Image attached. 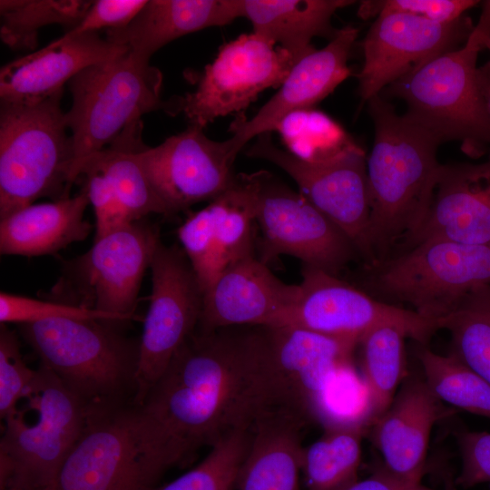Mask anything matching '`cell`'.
Segmentation results:
<instances>
[{
    "mask_svg": "<svg viewBox=\"0 0 490 490\" xmlns=\"http://www.w3.org/2000/svg\"><path fill=\"white\" fill-rule=\"evenodd\" d=\"M159 230L143 220L94 240L83 254L67 261L54 294L79 305L137 319L135 309L146 270L160 242Z\"/></svg>",
    "mask_w": 490,
    "mask_h": 490,
    "instance_id": "9c48e42d",
    "label": "cell"
},
{
    "mask_svg": "<svg viewBox=\"0 0 490 490\" xmlns=\"http://www.w3.org/2000/svg\"><path fill=\"white\" fill-rule=\"evenodd\" d=\"M275 131L289 152L308 162H327L357 144L338 123L314 108L287 115Z\"/></svg>",
    "mask_w": 490,
    "mask_h": 490,
    "instance_id": "e575fe53",
    "label": "cell"
},
{
    "mask_svg": "<svg viewBox=\"0 0 490 490\" xmlns=\"http://www.w3.org/2000/svg\"><path fill=\"white\" fill-rule=\"evenodd\" d=\"M251 427L235 430L220 440L199 465L158 490H236Z\"/></svg>",
    "mask_w": 490,
    "mask_h": 490,
    "instance_id": "d590c367",
    "label": "cell"
},
{
    "mask_svg": "<svg viewBox=\"0 0 490 490\" xmlns=\"http://www.w3.org/2000/svg\"><path fill=\"white\" fill-rule=\"evenodd\" d=\"M473 28L466 16L447 24L398 13L377 16L361 43L364 63L358 77L362 101H369L434 58L459 48Z\"/></svg>",
    "mask_w": 490,
    "mask_h": 490,
    "instance_id": "2e32d148",
    "label": "cell"
},
{
    "mask_svg": "<svg viewBox=\"0 0 490 490\" xmlns=\"http://www.w3.org/2000/svg\"><path fill=\"white\" fill-rule=\"evenodd\" d=\"M86 191L50 202L33 203L0 219V253L53 255L85 240L93 225L84 219Z\"/></svg>",
    "mask_w": 490,
    "mask_h": 490,
    "instance_id": "4316f807",
    "label": "cell"
},
{
    "mask_svg": "<svg viewBox=\"0 0 490 490\" xmlns=\"http://www.w3.org/2000/svg\"><path fill=\"white\" fill-rule=\"evenodd\" d=\"M2 490H52V487L45 488V489H33V488H27V487H23V486H18V485H11Z\"/></svg>",
    "mask_w": 490,
    "mask_h": 490,
    "instance_id": "f6af8a7d",
    "label": "cell"
},
{
    "mask_svg": "<svg viewBox=\"0 0 490 490\" xmlns=\"http://www.w3.org/2000/svg\"><path fill=\"white\" fill-rule=\"evenodd\" d=\"M244 17L243 0H149L127 26L105 38L148 59L183 35Z\"/></svg>",
    "mask_w": 490,
    "mask_h": 490,
    "instance_id": "484cf974",
    "label": "cell"
},
{
    "mask_svg": "<svg viewBox=\"0 0 490 490\" xmlns=\"http://www.w3.org/2000/svg\"><path fill=\"white\" fill-rule=\"evenodd\" d=\"M489 490H490V487H489Z\"/></svg>",
    "mask_w": 490,
    "mask_h": 490,
    "instance_id": "bcb514c9",
    "label": "cell"
},
{
    "mask_svg": "<svg viewBox=\"0 0 490 490\" xmlns=\"http://www.w3.org/2000/svg\"><path fill=\"white\" fill-rule=\"evenodd\" d=\"M358 33L351 25L339 29L326 46L294 64L279 90L252 118L237 115L230 125L236 149L240 152L250 140L275 131L287 115L313 108L347 79L350 74L348 61Z\"/></svg>",
    "mask_w": 490,
    "mask_h": 490,
    "instance_id": "44dd1931",
    "label": "cell"
},
{
    "mask_svg": "<svg viewBox=\"0 0 490 490\" xmlns=\"http://www.w3.org/2000/svg\"><path fill=\"white\" fill-rule=\"evenodd\" d=\"M371 268L377 293L409 305L437 327L465 297L490 284V243L427 239Z\"/></svg>",
    "mask_w": 490,
    "mask_h": 490,
    "instance_id": "ba28073f",
    "label": "cell"
},
{
    "mask_svg": "<svg viewBox=\"0 0 490 490\" xmlns=\"http://www.w3.org/2000/svg\"><path fill=\"white\" fill-rule=\"evenodd\" d=\"M52 490H150L142 472L132 408L91 416Z\"/></svg>",
    "mask_w": 490,
    "mask_h": 490,
    "instance_id": "d6986e66",
    "label": "cell"
},
{
    "mask_svg": "<svg viewBox=\"0 0 490 490\" xmlns=\"http://www.w3.org/2000/svg\"><path fill=\"white\" fill-rule=\"evenodd\" d=\"M363 425L325 427L324 434L304 447L302 472L306 490H347L358 478Z\"/></svg>",
    "mask_w": 490,
    "mask_h": 490,
    "instance_id": "f1b7e54d",
    "label": "cell"
},
{
    "mask_svg": "<svg viewBox=\"0 0 490 490\" xmlns=\"http://www.w3.org/2000/svg\"><path fill=\"white\" fill-rule=\"evenodd\" d=\"M256 224L260 231L261 261L279 256L333 275L358 251L350 239L299 191L267 171H259Z\"/></svg>",
    "mask_w": 490,
    "mask_h": 490,
    "instance_id": "8fae6325",
    "label": "cell"
},
{
    "mask_svg": "<svg viewBox=\"0 0 490 490\" xmlns=\"http://www.w3.org/2000/svg\"><path fill=\"white\" fill-rule=\"evenodd\" d=\"M162 74L150 59L127 50L91 65L68 82L73 103L65 113L74 149L73 181L78 165L105 148L140 152L142 117L162 110L178 113L175 99L162 101Z\"/></svg>",
    "mask_w": 490,
    "mask_h": 490,
    "instance_id": "3957f363",
    "label": "cell"
},
{
    "mask_svg": "<svg viewBox=\"0 0 490 490\" xmlns=\"http://www.w3.org/2000/svg\"><path fill=\"white\" fill-rule=\"evenodd\" d=\"M407 331L384 324L368 331L359 340L362 377L369 394L372 424L387 409L406 377L405 338Z\"/></svg>",
    "mask_w": 490,
    "mask_h": 490,
    "instance_id": "f546056e",
    "label": "cell"
},
{
    "mask_svg": "<svg viewBox=\"0 0 490 490\" xmlns=\"http://www.w3.org/2000/svg\"><path fill=\"white\" fill-rule=\"evenodd\" d=\"M461 470L456 483L468 488L490 483V433L461 431L456 434Z\"/></svg>",
    "mask_w": 490,
    "mask_h": 490,
    "instance_id": "60d3db41",
    "label": "cell"
},
{
    "mask_svg": "<svg viewBox=\"0 0 490 490\" xmlns=\"http://www.w3.org/2000/svg\"><path fill=\"white\" fill-rule=\"evenodd\" d=\"M129 48L98 33H66L48 45L4 64L0 70V102L34 103L63 91L83 69L118 56Z\"/></svg>",
    "mask_w": 490,
    "mask_h": 490,
    "instance_id": "7402d4cb",
    "label": "cell"
},
{
    "mask_svg": "<svg viewBox=\"0 0 490 490\" xmlns=\"http://www.w3.org/2000/svg\"><path fill=\"white\" fill-rule=\"evenodd\" d=\"M424 379L443 402L490 418V383L453 354L422 348L417 352Z\"/></svg>",
    "mask_w": 490,
    "mask_h": 490,
    "instance_id": "836d02e7",
    "label": "cell"
},
{
    "mask_svg": "<svg viewBox=\"0 0 490 490\" xmlns=\"http://www.w3.org/2000/svg\"><path fill=\"white\" fill-rule=\"evenodd\" d=\"M299 295V284L275 276L255 256L224 270L205 290L200 331L231 327H279Z\"/></svg>",
    "mask_w": 490,
    "mask_h": 490,
    "instance_id": "ffe728a7",
    "label": "cell"
},
{
    "mask_svg": "<svg viewBox=\"0 0 490 490\" xmlns=\"http://www.w3.org/2000/svg\"><path fill=\"white\" fill-rule=\"evenodd\" d=\"M490 49V0L479 21L457 49L443 54L387 86L386 93L403 100L406 115L441 143L459 142L473 158L490 151V112L482 93L476 61Z\"/></svg>",
    "mask_w": 490,
    "mask_h": 490,
    "instance_id": "277c9868",
    "label": "cell"
},
{
    "mask_svg": "<svg viewBox=\"0 0 490 490\" xmlns=\"http://www.w3.org/2000/svg\"><path fill=\"white\" fill-rule=\"evenodd\" d=\"M308 423L299 415L282 408L261 416L251 427L236 490H299L304 450L302 430Z\"/></svg>",
    "mask_w": 490,
    "mask_h": 490,
    "instance_id": "d4e9b609",
    "label": "cell"
},
{
    "mask_svg": "<svg viewBox=\"0 0 490 490\" xmlns=\"http://www.w3.org/2000/svg\"><path fill=\"white\" fill-rule=\"evenodd\" d=\"M36 370L24 362L17 335L5 324L0 328V416L12 415L25 396Z\"/></svg>",
    "mask_w": 490,
    "mask_h": 490,
    "instance_id": "f35d334b",
    "label": "cell"
},
{
    "mask_svg": "<svg viewBox=\"0 0 490 490\" xmlns=\"http://www.w3.org/2000/svg\"><path fill=\"white\" fill-rule=\"evenodd\" d=\"M452 413L424 378L408 377L387 409L370 426L383 466L401 478L421 483L431 431Z\"/></svg>",
    "mask_w": 490,
    "mask_h": 490,
    "instance_id": "603a6c76",
    "label": "cell"
},
{
    "mask_svg": "<svg viewBox=\"0 0 490 490\" xmlns=\"http://www.w3.org/2000/svg\"><path fill=\"white\" fill-rule=\"evenodd\" d=\"M295 64L273 42L253 32L241 34L220 48L193 92L177 98L178 112L190 124L204 128L246 109L265 89L281 85Z\"/></svg>",
    "mask_w": 490,
    "mask_h": 490,
    "instance_id": "4fadbf2b",
    "label": "cell"
},
{
    "mask_svg": "<svg viewBox=\"0 0 490 490\" xmlns=\"http://www.w3.org/2000/svg\"><path fill=\"white\" fill-rule=\"evenodd\" d=\"M478 74L482 93L490 112V62L478 67Z\"/></svg>",
    "mask_w": 490,
    "mask_h": 490,
    "instance_id": "ee69618b",
    "label": "cell"
},
{
    "mask_svg": "<svg viewBox=\"0 0 490 490\" xmlns=\"http://www.w3.org/2000/svg\"><path fill=\"white\" fill-rule=\"evenodd\" d=\"M63 91L34 103L0 102V219L39 198L70 196L74 149Z\"/></svg>",
    "mask_w": 490,
    "mask_h": 490,
    "instance_id": "8992f818",
    "label": "cell"
},
{
    "mask_svg": "<svg viewBox=\"0 0 490 490\" xmlns=\"http://www.w3.org/2000/svg\"><path fill=\"white\" fill-rule=\"evenodd\" d=\"M93 1L1 0L0 37L14 50H34L41 28L51 24L76 26Z\"/></svg>",
    "mask_w": 490,
    "mask_h": 490,
    "instance_id": "1f68e13d",
    "label": "cell"
},
{
    "mask_svg": "<svg viewBox=\"0 0 490 490\" xmlns=\"http://www.w3.org/2000/svg\"><path fill=\"white\" fill-rule=\"evenodd\" d=\"M478 4L475 0H380L362 1L358 15L362 19L377 17L383 14H407L429 21L447 24L464 16Z\"/></svg>",
    "mask_w": 490,
    "mask_h": 490,
    "instance_id": "ab89813d",
    "label": "cell"
},
{
    "mask_svg": "<svg viewBox=\"0 0 490 490\" xmlns=\"http://www.w3.org/2000/svg\"><path fill=\"white\" fill-rule=\"evenodd\" d=\"M317 421L324 427L372 424L369 394L352 362L334 375L321 397Z\"/></svg>",
    "mask_w": 490,
    "mask_h": 490,
    "instance_id": "8d00e7d4",
    "label": "cell"
},
{
    "mask_svg": "<svg viewBox=\"0 0 490 490\" xmlns=\"http://www.w3.org/2000/svg\"><path fill=\"white\" fill-rule=\"evenodd\" d=\"M349 0H243L244 17L253 33L279 44L297 63L316 49V36L333 39L338 31L331 18Z\"/></svg>",
    "mask_w": 490,
    "mask_h": 490,
    "instance_id": "83f0119b",
    "label": "cell"
},
{
    "mask_svg": "<svg viewBox=\"0 0 490 490\" xmlns=\"http://www.w3.org/2000/svg\"><path fill=\"white\" fill-rule=\"evenodd\" d=\"M148 0L93 1L80 23L67 33L80 34L98 33L102 29L114 30L129 25Z\"/></svg>",
    "mask_w": 490,
    "mask_h": 490,
    "instance_id": "b9f144b4",
    "label": "cell"
},
{
    "mask_svg": "<svg viewBox=\"0 0 490 490\" xmlns=\"http://www.w3.org/2000/svg\"><path fill=\"white\" fill-rule=\"evenodd\" d=\"M19 326L40 364L92 410L122 407L119 403L126 392L132 389L135 395L140 340L127 338L118 326L72 318Z\"/></svg>",
    "mask_w": 490,
    "mask_h": 490,
    "instance_id": "5b68a950",
    "label": "cell"
},
{
    "mask_svg": "<svg viewBox=\"0 0 490 490\" xmlns=\"http://www.w3.org/2000/svg\"><path fill=\"white\" fill-rule=\"evenodd\" d=\"M246 155L282 169L296 182L299 192L350 239L369 266L375 263L368 243L367 158L358 144L331 160L313 163L280 149L270 132H265L256 137Z\"/></svg>",
    "mask_w": 490,
    "mask_h": 490,
    "instance_id": "7c38bea8",
    "label": "cell"
},
{
    "mask_svg": "<svg viewBox=\"0 0 490 490\" xmlns=\"http://www.w3.org/2000/svg\"><path fill=\"white\" fill-rule=\"evenodd\" d=\"M239 152L230 138L214 141L203 128L190 124L138 156L172 216L225 191L235 176Z\"/></svg>",
    "mask_w": 490,
    "mask_h": 490,
    "instance_id": "e0dca14e",
    "label": "cell"
},
{
    "mask_svg": "<svg viewBox=\"0 0 490 490\" xmlns=\"http://www.w3.org/2000/svg\"><path fill=\"white\" fill-rule=\"evenodd\" d=\"M150 269L152 293L139 339L135 407L196 331L203 306L204 292L181 248L160 240Z\"/></svg>",
    "mask_w": 490,
    "mask_h": 490,
    "instance_id": "30bf717a",
    "label": "cell"
},
{
    "mask_svg": "<svg viewBox=\"0 0 490 490\" xmlns=\"http://www.w3.org/2000/svg\"><path fill=\"white\" fill-rule=\"evenodd\" d=\"M451 337V354L490 383V284L469 293L437 323Z\"/></svg>",
    "mask_w": 490,
    "mask_h": 490,
    "instance_id": "d6a6232c",
    "label": "cell"
},
{
    "mask_svg": "<svg viewBox=\"0 0 490 490\" xmlns=\"http://www.w3.org/2000/svg\"><path fill=\"white\" fill-rule=\"evenodd\" d=\"M22 399L33 419L19 405L4 419L0 490L11 485L53 487L66 456L96 412L41 364Z\"/></svg>",
    "mask_w": 490,
    "mask_h": 490,
    "instance_id": "52a82bcc",
    "label": "cell"
},
{
    "mask_svg": "<svg viewBox=\"0 0 490 490\" xmlns=\"http://www.w3.org/2000/svg\"><path fill=\"white\" fill-rule=\"evenodd\" d=\"M347 490H433L422 485L401 478L384 466L377 468L368 477L358 480Z\"/></svg>",
    "mask_w": 490,
    "mask_h": 490,
    "instance_id": "7bdbcfd3",
    "label": "cell"
},
{
    "mask_svg": "<svg viewBox=\"0 0 490 490\" xmlns=\"http://www.w3.org/2000/svg\"><path fill=\"white\" fill-rule=\"evenodd\" d=\"M259 172L235 174L204 208L192 212L177 236L205 291L230 265L254 254Z\"/></svg>",
    "mask_w": 490,
    "mask_h": 490,
    "instance_id": "9a60e30c",
    "label": "cell"
},
{
    "mask_svg": "<svg viewBox=\"0 0 490 490\" xmlns=\"http://www.w3.org/2000/svg\"><path fill=\"white\" fill-rule=\"evenodd\" d=\"M298 299L281 326L357 340L384 324L405 328L426 344L436 325L411 309L376 299L362 289L322 270L303 266Z\"/></svg>",
    "mask_w": 490,
    "mask_h": 490,
    "instance_id": "5bb4252c",
    "label": "cell"
},
{
    "mask_svg": "<svg viewBox=\"0 0 490 490\" xmlns=\"http://www.w3.org/2000/svg\"><path fill=\"white\" fill-rule=\"evenodd\" d=\"M275 408L264 327L195 331L132 407L146 485L154 490L169 469Z\"/></svg>",
    "mask_w": 490,
    "mask_h": 490,
    "instance_id": "6da1fadb",
    "label": "cell"
},
{
    "mask_svg": "<svg viewBox=\"0 0 490 490\" xmlns=\"http://www.w3.org/2000/svg\"><path fill=\"white\" fill-rule=\"evenodd\" d=\"M367 103L375 130L367 176L368 243L376 263L398 240L407 243L423 225L438 182L442 143L405 113L398 114L382 94Z\"/></svg>",
    "mask_w": 490,
    "mask_h": 490,
    "instance_id": "7a4b0ae2",
    "label": "cell"
},
{
    "mask_svg": "<svg viewBox=\"0 0 490 490\" xmlns=\"http://www.w3.org/2000/svg\"><path fill=\"white\" fill-rule=\"evenodd\" d=\"M427 239L490 243V151L480 162L442 164L427 216L406 247Z\"/></svg>",
    "mask_w": 490,
    "mask_h": 490,
    "instance_id": "cb8c5ba5",
    "label": "cell"
},
{
    "mask_svg": "<svg viewBox=\"0 0 490 490\" xmlns=\"http://www.w3.org/2000/svg\"><path fill=\"white\" fill-rule=\"evenodd\" d=\"M83 162L105 177L113 196L132 221L143 220L152 213L170 216L138 152L105 148L89 155L81 162Z\"/></svg>",
    "mask_w": 490,
    "mask_h": 490,
    "instance_id": "4dcf8cb0",
    "label": "cell"
},
{
    "mask_svg": "<svg viewBox=\"0 0 490 490\" xmlns=\"http://www.w3.org/2000/svg\"><path fill=\"white\" fill-rule=\"evenodd\" d=\"M279 408L317 421L336 372L351 363L359 341L289 327H265Z\"/></svg>",
    "mask_w": 490,
    "mask_h": 490,
    "instance_id": "ac0fdd59",
    "label": "cell"
},
{
    "mask_svg": "<svg viewBox=\"0 0 490 490\" xmlns=\"http://www.w3.org/2000/svg\"><path fill=\"white\" fill-rule=\"evenodd\" d=\"M57 318L102 320L116 326L126 322L120 317L79 305L0 292L1 324L23 325Z\"/></svg>",
    "mask_w": 490,
    "mask_h": 490,
    "instance_id": "74e56055",
    "label": "cell"
}]
</instances>
